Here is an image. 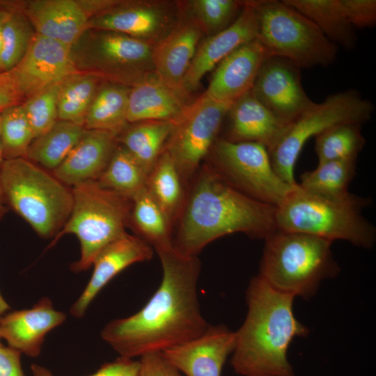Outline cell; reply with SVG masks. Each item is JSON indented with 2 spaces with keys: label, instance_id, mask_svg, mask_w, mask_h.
<instances>
[{
  "label": "cell",
  "instance_id": "6da1fadb",
  "mask_svg": "<svg viewBox=\"0 0 376 376\" xmlns=\"http://www.w3.org/2000/svg\"><path fill=\"white\" fill-rule=\"evenodd\" d=\"M156 252L163 274L157 290L137 313L111 321L101 332L120 357L163 352L199 336L209 326L198 296V257L182 255L174 248Z\"/></svg>",
  "mask_w": 376,
  "mask_h": 376
},
{
  "label": "cell",
  "instance_id": "7a4b0ae2",
  "mask_svg": "<svg viewBox=\"0 0 376 376\" xmlns=\"http://www.w3.org/2000/svg\"><path fill=\"white\" fill-rule=\"evenodd\" d=\"M275 212V206L241 193L203 162L175 224L173 247L182 255L198 256L207 244L227 235L242 233L265 240L277 230Z\"/></svg>",
  "mask_w": 376,
  "mask_h": 376
},
{
  "label": "cell",
  "instance_id": "3957f363",
  "mask_svg": "<svg viewBox=\"0 0 376 376\" xmlns=\"http://www.w3.org/2000/svg\"><path fill=\"white\" fill-rule=\"evenodd\" d=\"M246 318L235 331L231 365L242 376H295L287 359L292 339L308 329L295 317V296L277 290L263 277H253L246 290Z\"/></svg>",
  "mask_w": 376,
  "mask_h": 376
},
{
  "label": "cell",
  "instance_id": "277c9868",
  "mask_svg": "<svg viewBox=\"0 0 376 376\" xmlns=\"http://www.w3.org/2000/svg\"><path fill=\"white\" fill-rule=\"evenodd\" d=\"M370 203V198L352 193L340 198L320 196L297 183L276 207V228L370 249L376 240L375 228L361 213Z\"/></svg>",
  "mask_w": 376,
  "mask_h": 376
},
{
  "label": "cell",
  "instance_id": "5b68a950",
  "mask_svg": "<svg viewBox=\"0 0 376 376\" xmlns=\"http://www.w3.org/2000/svg\"><path fill=\"white\" fill-rule=\"evenodd\" d=\"M265 240L258 275L277 290L308 298L340 271L331 241L279 229Z\"/></svg>",
  "mask_w": 376,
  "mask_h": 376
},
{
  "label": "cell",
  "instance_id": "8992f818",
  "mask_svg": "<svg viewBox=\"0 0 376 376\" xmlns=\"http://www.w3.org/2000/svg\"><path fill=\"white\" fill-rule=\"evenodd\" d=\"M0 178L11 207L41 237H55L71 212V188L26 158L5 160Z\"/></svg>",
  "mask_w": 376,
  "mask_h": 376
},
{
  "label": "cell",
  "instance_id": "52a82bcc",
  "mask_svg": "<svg viewBox=\"0 0 376 376\" xmlns=\"http://www.w3.org/2000/svg\"><path fill=\"white\" fill-rule=\"evenodd\" d=\"M72 206L70 217L49 247L65 234H74L80 243V258L71 264L75 272L86 270L99 252L127 233L132 200L88 180L71 188Z\"/></svg>",
  "mask_w": 376,
  "mask_h": 376
},
{
  "label": "cell",
  "instance_id": "ba28073f",
  "mask_svg": "<svg viewBox=\"0 0 376 376\" xmlns=\"http://www.w3.org/2000/svg\"><path fill=\"white\" fill-rule=\"evenodd\" d=\"M257 16L258 36L272 56L300 68L325 67L337 57L338 46L308 18L283 0L250 1Z\"/></svg>",
  "mask_w": 376,
  "mask_h": 376
},
{
  "label": "cell",
  "instance_id": "9c48e42d",
  "mask_svg": "<svg viewBox=\"0 0 376 376\" xmlns=\"http://www.w3.org/2000/svg\"><path fill=\"white\" fill-rule=\"evenodd\" d=\"M154 48L123 33L87 29L70 50L79 72L132 88L155 73Z\"/></svg>",
  "mask_w": 376,
  "mask_h": 376
},
{
  "label": "cell",
  "instance_id": "30bf717a",
  "mask_svg": "<svg viewBox=\"0 0 376 376\" xmlns=\"http://www.w3.org/2000/svg\"><path fill=\"white\" fill-rule=\"evenodd\" d=\"M374 106L356 90L332 94L316 103L286 125L276 143L268 149L272 166L287 184L295 186V165L305 144L312 136L342 123L362 125L373 113Z\"/></svg>",
  "mask_w": 376,
  "mask_h": 376
},
{
  "label": "cell",
  "instance_id": "8fae6325",
  "mask_svg": "<svg viewBox=\"0 0 376 376\" xmlns=\"http://www.w3.org/2000/svg\"><path fill=\"white\" fill-rule=\"evenodd\" d=\"M206 159V163L231 187L275 207L295 187L285 183L276 174L267 148L259 143L232 142L217 138Z\"/></svg>",
  "mask_w": 376,
  "mask_h": 376
},
{
  "label": "cell",
  "instance_id": "7c38bea8",
  "mask_svg": "<svg viewBox=\"0 0 376 376\" xmlns=\"http://www.w3.org/2000/svg\"><path fill=\"white\" fill-rule=\"evenodd\" d=\"M233 102L217 101L203 93L189 104L174 125L164 150L171 157L187 189L217 140Z\"/></svg>",
  "mask_w": 376,
  "mask_h": 376
},
{
  "label": "cell",
  "instance_id": "4fadbf2b",
  "mask_svg": "<svg viewBox=\"0 0 376 376\" xmlns=\"http://www.w3.org/2000/svg\"><path fill=\"white\" fill-rule=\"evenodd\" d=\"M184 3L171 1H120L91 17L88 29L127 35L154 47L177 26Z\"/></svg>",
  "mask_w": 376,
  "mask_h": 376
},
{
  "label": "cell",
  "instance_id": "5bb4252c",
  "mask_svg": "<svg viewBox=\"0 0 376 376\" xmlns=\"http://www.w3.org/2000/svg\"><path fill=\"white\" fill-rule=\"evenodd\" d=\"M300 70L288 59L271 56L262 65L251 89L284 126L315 104L304 89Z\"/></svg>",
  "mask_w": 376,
  "mask_h": 376
},
{
  "label": "cell",
  "instance_id": "9a60e30c",
  "mask_svg": "<svg viewBox=\"0 0 376 376\" xmlns=\"http://www.w3.org/2000/svg\"><path fill=\"white\" fill-rule=\"evenodd\" d=\"M70 47L35 34L26 54L13 71L25 100L79 72Z\"/></svg>",
  "mask_w": 376,
  "mask_h": 376
},
{
  "label": "cell",
  "instance_id": "2e32d148",
  "mask_svg": "<svg viewBox=\"0 0 376 376\" xmlns=\"http://www.w3.org/2000/svg\"><path fill=\"white\" fill-rule=\"evenodd\" d=\"M258 36L256 10L250 1H244V7L237 19L224 30L201 42L183 79L181 92L187 98L196 91L203 78L214 70L225 57L243 44Z\"/></svg>",
  "mask_w": 376,
  "mask_h": 376
},
{
  "label": "cell",
  "instance_id": "e0dca14e",
  "mask_svg": "<svg viewBox=\"0 0 376 376\" xmlns=\"http://www.w3.org/2000/svg\"><path fill=\"white\" fill-rule=\"evenodd\" d=\"M235 343V331L224 324H209L199 336L162 353L186 376H221L224 365L233 353Z\"/></svg>",
  "mask_w": 376,
  "mask_h": 376
},
{
  "label": "cell",
  "instance_id": "ac0fdd59",
  "mask_svg": "<svg viewBox=\"0 0 376 376\" xmlns=\"http://www.w3.org/2000/svg\"><path fill=\"white\" fill-rule=\"evenodd\" d=\"M271 56L258 38L242 45L214 68L204 93L217 101L235 102L251 89L262 65Z\"/></svg>",
  "mask_w": 376,
  "mask_h": 376
},
{
  "label": "cell",
  "instance_id": "d6986e66",
  "mask_svg": "<svg viewBox=\"0 0 376 376\" xmlns=\"http://www.w3.org/2000/svg\"><path fill=\"white\" fill-rule=\"evenodd\" d=\"M152 256L151 246L138 236L129 233L109 243L94 259L92 276L70 308L71 314L82 318L91 301L113 278L130 265L149 260Z\"/></svg>",
  "mask_w": 376,
  "mask_h": 376
},
{
  "label": "cell",
  "instance_id": "ffe728a7",
  "mask_svg": "<svg viewBox=\"0 0 376 376\" xmlns=\"http://www.w3.org/2000/svg\"><path fill=\"white\" fill-rule=\"evenodd\" d=\"M203 34L197 21L189 15L186 16L184 9L183 16L177 26L154 48L155 74L184 98L182 83Z\"/></svg>",
  "mask_w": 376,
  "mask_h": 376
},
{
  "label": "cell",
  "instance_id": "44dd1931",
  "mask_svg": "<svg viewBox=\"0 0 376 376\" xmlns=\"http://www.w3.org/2000/svg\"><path fill=\"white\" fill-rule=\"evenodd\" d=\"M65 318V313L54 308L49 298L43 297L30 309L4 315L0 319V337L6 340L8 347L36 357L45 335Z\"/></svg>",
  "mask_w": 376,
  "mask_h": 376
},
{
  "label": "cell",
  "instance_id": "7402d4cb",
  "mask_svg": "<svg viewBox=\"0 0 376 376\" xmlns=\"http://www.w3.org/2000/svg\"><path fill=\"white\" fill-rule=\"evenodd\" d=\"M20 9L36 34L70 46L88 29V17L78 0H31Z\"/></svg>",
  "mask_w": 376,
  "mask_h": 376
},
{
  "label": "cell",
  "instance_id": "603a6c76",
  "mask_svg": "<svg viewBox=\"0 0 376 376\" xmlns=\"http://www.w3.org/2000/svg\"><path fill=\"white\" fill-rule=\"evenodd\" d=\"M117 136L108 131L85 130L65 159L52 173L68 187L97 180L118 144Z\"/></svg>",
  "mask_w": 376,
  "mask_h": 376
},
{
  "label": "cell",
  "instance_id": "cb8c5ba5",
  "mask_svg": "<svg viewBox=\"0 0 376 376\" xmlns=\"http://www.w3.org/2000/svg\"><path fill=\"white\" fill-rule=\"evenodd\" d=\"M226 137L232 142H256L269 149L282 134L284 126L253 95L251 90L231 105L227 115Z\"/></svg>",
  "mask_w": 376,
  "mask_h": 376
},
{
  "label": "cell",
  "instance_id": "d4e9b609",
  "mask_svg": "<svg viewBox=\"0 0 376 376\" xmlns=\"http://www.w3.org/2000/svg\"><path fill=\"white\" fill-rule=\"evenodd\" d=\"M155 73L130 88L127 122L164 120L175 125L189 103Z\"/></svg>",
  "mask_w": 376,
  "mask_h": 376
},
{
  "label": "cell",
  "instance_id": "484cf974",
  "mask_svg": "<svg viewBox=\"0 0 376 376\" xmlns=\"http://www.w3.org/2000/svg\"><path fill=\"white\" fill-rule=\"evenodd\" d=\"M130 87L102 81L88 110L84 127L118 135L129 125L128 100Z\"/></svg>",
  "mask_w": 376,
  "mask_h": 376
},
{
  "label": "cell",
  "instance_id": "4316f807",
  "mask_svg": "<svg viewBox=\"0 0 376 376\" xmlns=\"http://www.w3.org/2000/svg\"><path fill=\"white\" fill-rule=\"evenodd\" d=\"M173 127V123L164 120L129 123L117 136V140L148 174L163 152Z\"/></svg>",
  "mask_w": 376,
  "mask_h": 376
},
{
  "label": "cell",
  "instance_id": "83f0119b",
  "mask_svg": "<svg viewBox=\"0 0 376 376\" xmlns=\"http://www.w3.org/2000/svg\"><path fill=\"white\" fill-rule=\"evenodd\" d=\"M129 226L155 251L174 248V225L146 189L132 199Z\"/></svg>",
  "mask_w": 376,
  "mask_h": 376
},
{
  "label": "cell",
  "instance_id": "f1b7e54d",
  "mask_svg": "<svg viewBox=\"0 0 376 376\" xmlns=\"http://www.w3.org/2000/svg\"><path fill=\"white\" fill-rule=\"evenodd\" d=\"M313 22L335 45L352 49L357 35L346 19L340 0H283Z\"/></svg>",
  "mask_w": 376,
  "mask_h": 376
},
{
  "label": "cell",
  "instance_id": "f546056e",
  "mask_svg": "<svg viewBox=\"0 0 376 376\" xmlns=\"http://www.w3.org/2000/svg\"><path fill=\"white\" fill-rule=\"evenodd\" d=\"M146 190L175 225L185 203L187 189L165 150L147 175Z\"/></svg>",
  "mask_w": 376,
  "mask_h": 376
},
{
  "label": "cell",
  "instance_id": "4dcf8cb0",
  "mask_svg": "<svg viewBox=\"0 0 376 376\" xmlns=\"http://www.w3.org/2000/svg\"><path fill=\"white\" fill-rule=\"evenodd\" d=\"M85 130L71 122L58 120L49 131L33 139L26 158L52 172L65 159Z\"/></svg>",
  "mask_w": 376,
  "mask_h": 376
},
{
  "label": "cell",
  "instance_id": "1f68e13d",
  "mask_svg": "<svg viewBox=\"0 0 376 376\" xmlns=\"http://www.w3.org/2000/svg\"><path fill=\"white\" fill-rule=\"evenodd\" d=\"M102 81L95 75L79 72L60 82L57 93L58 120L84 127L88 110Z\"/></svg>",
  "mask_w": 376,
  "mask_h": 376
},
{
  "label": "cell",
  "instance_id": "d6a6232c",
  "mask_svg": "<svg viewBox=\"0 0 376 376\" xmlns=\"http://www.w3.org/2000/svg\"><path fill=\"white\" fill-rule=\"evenodd\" d=\"M357 159L318 162V166L305 171L299 186L320 196L340 198L349 196L348 187L356 173Z\"/></svg>",
  "mask_w": 376,
  "mask_h": 376
},
{
  "label": "cell",
  "instance_id": "836d02e7",
  "mask_svg": "<svg viewBox=\"0 0 376 376\" xmlns=\"http://www.w3.org/2000/svg\"><path fill=\"white\" fill-rule=\"evenodd\" d=\"M147 175L134 157L118 143L97 181L103 187L132 200L146 189Z\"/></svg>",
  "mask_w": 376,
  "mask_h": 376
},
{
  "label": "cell",
  "instance_id": "e575fe53",
  "mask_svg": "<svg viewBox=\"0 0 376 376\" xmlns=\"http://www.w3.org/2000/svg\"><path fill=\"white\" fill-rule=\"evenodd\" d=\"M361 125L357 123L338 124L315 136V150L318 162L357 159L366 144Z\"/></svg>",
  "mask_w": 376,
  "mask_h": 376
},
{
  "label": "cell",
  "instance_id": "d590c367",
  "mask_svg": "<svg viewBox=\"0 0 376 376\" xmlns=\"http://www.w3.org/2000/svg\"><path fill=\"white\" fill-rule=\"evenodd\" d=\"M1 70L10 71L22 59L35 34L33 27L20 9V2L0 29Z\"/></svg>",
  "mask_w": 376,
  "mask_h": 376
},
{
  "label": "cell",
  "instance_id": "8d00e7d4",
  "mask_svg": "<svg viewBox=\"0 0 376 376\" xmlns=\"http://www.w3.org/2000/svg\"><path fill=\"white\" fill-rule=\"evenodd\" d=\"M34 139L22 104L1 112V140L4 160L26 158Z\"/></svg>",
  "mask_w": 376,
  "mask_h": 376
},
{
  "label": "cell",
  "instance_id": "74e56055",
  "mask_svg": "<svg viewBox=\"0 0 376 376\" xmlns=\"http://www.w3.org/2000/svg\"><path fill=\"white\" fill-rule=\"evenodd\" d=\"M189 15L201 26L204 34L213 36L233 23L241 13L244 1L192 0L184 3Z\"/></svg>",
  "mask_w": 376,
  "mask_h": 376
},
{
  "label": "cell",
  "instance_id": "f35d334b",
  "mask_svg": "<svg viewBox=\"0 0 376 376\" xmlns=\"http://www.w3.org/2000/svg\"><path fill=\"white\" fill-rule=\"evenodd\" d=\"M58 84L48 86L26 98L22 103L34 139L49 131L57 122Z\"/></svg>",
  "mask_w": 376,
  "mask_h": 376
},
{
  "label": "cell",
  "instance_id": "ab89813d",
  "mask_svg": "<svg viewBox=\"0 0 376 376\" xmlns=\"http://www.w3.org/2000/svg\"><path fill=\"white\" fill-rule=\"evenodd\" d=\"M343 13L353 28H373L376 23L375 0H340Z\"/></svg>",
  "mask_w": 376,
  "mask_h": 376
},
{
  "label": "cell",
  "instance_id": "60d3db41",
  "mask_svg": "<svg viewBox=\"0 0 376 376\" xmlns=\"http://www.w3.org/2000/svg\"><path fill=\"white\" fill-rule=\"evenodd\" d=\"M139 367V361L119 357L113 361L104 363L89 376H137ZM31 369L33 376H54L49 369L38 364H32Z\"/></svg>",
  "mask_w": 376,
  "mask_h": 376
},
{
  "label": "cell",
  "instance_id": "b9f144b4",
  "mask_svg": "<svg viewBox=\"0 0 376 376\" xmlns=\"http://www.w3.org/2000/svg\"><path fill=\"white\" fill-rule=\"evenodd\" d=\"M137 376H182L181 373L164 356L162 352L146 354L140 357Z\"/></svg>",
  "mask_w": 376,
  "mask_h": 376
},
{
  "label": "cell",
  "instance_id": "7bdbcfd3",
  "mask_svg": "<svg viewBox=\"0 0 376 376\" xmlns=\"http://www.w3.org/2000/svg\"><path fill=\"white\" fill-rule=\"evenodd\" d=\"M24 100L13 71L0 72V112Z\"/></svg>",
  "mask_w": 376,
  "mask_h": 376
},
{
  "label": "cell",
  "instance_id": "ee69618b",
  "mask_svg": "<svg viewBox=\"0 0 376 376\" xmlns=\"http://www.w3.org/2000/svg\"><path fill=\"white\" fill-rule=\"evenodd\" d=\"M21 352L10 347L0 346V376H24Z\"/></svg>",
  "mask_w": 376,
  "mask_h": 376
},
{
  "label": "cell",
  "instance_id": "f6af8a7d",
  "mask_svg": "<svg viewBox=\"0 0 376 376\" xmlns=\"http://www.w3.org/2000/svg\"><path fill=\"white\" fill-rule=\"evenodd\" d=\"M84 12L90 19L94 15L108 10L118 4V0H78ZM89 20V19H88Z\"/></svg>",
  "mask_w": 376,
  "mask_h": 376
},
{
  "label": "cell",
  "instance_id": "bcb514c9",
  "mask_svg": "<svg viewBox=\"0 0 376 376\" xmlns=\"http://www.w3.org/2000/svg\"><path fill=\"white\" fill-rule=\"evenodd\" d=\"M19 4L11 8H0V26L5 22V21L9 17L13 10Z\"/></svg>",
  "mask_w": 376,
  "mask_h": 376
},
{
  "label": "cell",
  "instance_id": "7dc6e473",
  "mask_svg": "<svg viewBox=\"0 0 376 376\" xmlns=\"http://www.w3.org/2000/svg\"><path fill=\"white\" fill-rule=\"evenodd\" d=\"M10 309L9 305L6 303L0 293V319L4 315L5 313Z\"/></svg>",
  "mask_w": 376,
  "mask_h": 376
},
{
  "label": "cell",
  "instance_id": "c3c4849f",
  "mask_svg": "<svg viewBox=\"0 0 376 376\" xmlns=\"http://www.w3.org/2000/svg\"><path fill=\"white\" fill-rule=\"evenodd\" d=\"M4 201H5V198H4V196L3 193V189H2L1 183V178H0V214H2L3 210H5L3 207Z\"/></svg>",
  "mask_w": 376,
  "mask_h": 376
},
{
  "label": "cell",
  "instance_id": "681fc988",
  "mask_svg": "<svg viewBox=\"0 0 376 376\" xmlns=\"http://www.w3.org/2000/svg\"><path fill=\"white\" fill-rule=\"evenodd\" d=\"M17 2L9 1H0V8H11L17 5Z\"/></svg>",
  "mask_w": 376,
  "mask_h": 376
},
{
  "label": "cell",
  "instance_id": "f907efd6",
  "mask_svg": "<svg viewBox=\"0 0 376 376\" xmlns=\"http://www.w3.org/2000/svg\"><path fill=\"white\" fill-rule=\"evenodd\" d=\"M4 159L3 156L1 140V112H0V168L4 162Z\"/></svg>",
  "mask_w": 376,
  "mask_h": 376
},
{
  "label": "cell",
  "instance_id": "816d5d0a",
  "mask_svg": "<svg viewBox=\"0 0 376 376\" xmlns=\"http://www.w3.org/2000/svg\"><path fill=\"white\" fill-rule=\"evenodd\" d=\"M1 26H0V29H1ZM0 72H2V70H1V32H0Z\"/></svg>",
  "mask_w": 376,
  "mask_h": 376
},
{
  "label": "cell",
  "instance_id": "f5cc1de1",
  "mask_svg": "<svg viewBox=\"0 0 376 376\" xmlns=\"http://www.w3.org/2000/svg\"><path fill=\"white\" fill-rule=\"evenodd\" d=\"M0 339H1V337H0ZM3 345L1 344V341H0V346H2Z\"/></svg>",
  "mask_w": 376,
  "mask_h": 376
}]
</instances>
